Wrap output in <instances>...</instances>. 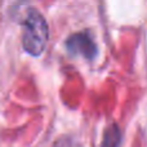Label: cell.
I'll return each mask as SVG.
<instances>
[{"instance_id":"cell-1","label":"cell","mask_w":147,"mask_h":147,"mask_svg":"<svg viewBox=\"0 0 147 147\" xmlns=\"http://www.w3.org/2000/svg\"><path fill=\"white\" fill-rule=\"evenodd\" d=\"M49 39L48 23L45 18L38 12L31 9L23 21L22 44L25 51L34 57H39L45 51Z\"/></svg>"},{"instance_id":"cell-2","label":"cell","mask_w":147,"mask_h":147,"mask_svg":"<svg viewBox=\"0 0 147 147\" xmlns=\"http://www.w3.org/2000/svg\"><path fill=\"white\" fill-rule=\"evenodd\" d=\"M66 47L72 54L83 56L84 58H93L97 53V47L88 34H76L66 41Z\"/></svg>"}]
</instances>
